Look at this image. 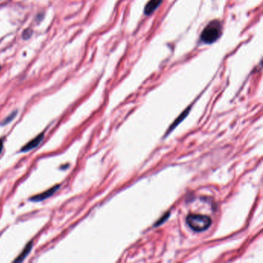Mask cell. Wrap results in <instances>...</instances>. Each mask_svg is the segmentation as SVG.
I'll list each match as a JSON object with an SVG mask.
<instances>
[{
    "instance_id": "5b68a950",
    "label": "cell",
    "mask_w": 263,
    "mask_h": 263,
    "mask_svg": "<svg viewBox=\"0 0 263 263\" xmlns=\"http://www.w3.org/2000/svg\"><path fill=\"white\" fill-rule=\"evenodd\" d=\"M163 0H150L145 6V13L146 15H151L153 13L158 7L162 4Z\"/></svg>"
},
{
    "instance_id": "6da1fadb",
    "label": "cell",
    "mask_w": 263,
    "mask_h": 263,
    "mask_svg": "<svg viewBox=\"0 0 263 263\" xmlns=\"http://www.w3.org/2000/svg\"><path fill=\"white\" fill-rule=\"evenodd\" d=\"M221 34H222V26L219 20L211 21L202 31L201 34V40L207 44H211L219 40Z\"/></svg>"
},
{
    "instance_id": "7a4b0ae2",
    "label": "cell",
    "mask_w": 263,
    "mask_h": 263,
    "mask_svg": "<svg viewBox=\"0 0 263 263\" xmlns=\"http://www.w3.org/2000/svg\"><path fill=\"white\" fill-rule=\"evenodd\" d=\"M187 225L196 232L206 230L211 224V219L208 216L201 214H189L186 219Z\"/></svg>"
},
{
    "instance_id": "9c48e42d",
    "label": "cell",
    "mask_w": 263,
    "mask_h": 263,
    "mask_svg": "<svg viewBox=\"0 0 263 263\" xmlns=\"http://www.w3.org/2000/svg\"><path fill=\"white\" fill-rule=\"evenodd\" d=\"M32 33H33V32L31 31L30 30H27L24 31L23 33V38L24 39H29L30 37V36H31Z\"/></svg>"
},
{
    "instance_id": "8992f818",
    "label": "cell",
    "mask_w": 263,
    "mask_h": 263,
    "mask_svg": "<svg viewBox=\"0 0 263 263\" xmlns=\"http://www.w3.org/2000/svg\"><path fill=\"white\" fill-rule=\"evenodd\" d=\"M32 248H33V243H32V242H30V243H28V244H27V246H26L25 249H23V251H22V253H21L20 255H19V256L17 257V258H16V260H15V261H16V262H17V261H22V260H23L24 258H25L27 256V255H28V254L30 253V251H31Z\"/></svg>"
},
{
    "instance_id": "30bf717a",
    "label": "cell",
    "mask_w": 263,
    "mask_h": 263,
    "mask_svg": "<svg viewBox=\"0 0 263 263\" xmlns=\"http://www.w3.org/2000/svg\"><path fill=\"white\" fill-rule=\"evenodd\" d=\"M3 149H4V140L0 139V154L2 153Z\"/></svg>"
},
{
    "instance_id": "3957f363",
    "label": "cell",
    "mask_w": 263,
    "mask_h": 263,
    "mask_svg": "<svg viewBox=\"0 0 263 263\" xmlns=\"http://www.w3.org/2000/svg\"><path fill=\"white\" fill-rule=\"evenodd\" d=\"M60 184L54 186V187H51V188H50L47 191L44 192V193H41V194L36 195V196H33L30 200L33 201V202H41V201L45 200V199H48V198L52 196L60 188Z\"/></svg>"
},
{
    "instance_id": "52a82bcc",
    "label": "cell",
    "mask_w": 263,
    "mask_h": 263,
    "mask_svg": "<svg viewBox=\"0 0 263 263\" xmlns=\"http://www.w3.org/2000/svg\"><path fill=\"white\" fill-rule=\"evenodd\" d=\"M187 111H188V110H186L185 112H184V114H181V116H180L179 118H178V120L175 121V123H174L173 126L172 127V128H170L171 129H173L174 128H175L176 125H178V124L181 122V121L182 120V119H184V117H186V115H187Z\"/></svg>"
},
{
    "instance_id": "ba28073f",
    "label": "cell",
    "mask_w": 263,
    "mask_h": 263,
    "mask_svg": "<svg viewBox=\"0 0 263 263\" xmlns=\"http://www.w3.org/2000/svg\"><path fill=\"white\" fill-rule=\"evenodd\" d=\"M16 111H15L14 113H12L11 114H10L9 117H7V118L5 119V120L4 121V122H3L2 125H7V124L10 123V122H12V120H13V118H14L15 117H16Z\"/></svg>"
},
{
    "instance_id": "8fae6325",
    "label": "cell",
    "mask_w": 263,
    "mask_h": 263,
    "mask_svg": "<svg viewBox=\"0 0 263 263\" xmlns=\"http://www.w3.org/2000/svg\"><path fill=\"white\" fill-rule=\"evenodd\" d=\"M0 68H1V66H0Z\"/></svg>"
},
{
    "instance_id": "277c9868",
    "label": "cell",
    "mask_w": 263,
    "mask_h": 263,
    "mask_svg": "<svg viewBox=\"0 0 263 263\" xmlns=\"http://www.w3.org/2000/svg\"><path fill=\"white\" fill-rule=\"evenodd\" d=\"M43 137H44V133H41L40 135L35 137L33 140L28 142L25 146H23V148L21 149V152H30V151H31V150L34 149L35 148H36V147L38 146V145L41 143L42 140H43Z\"/></svg>"
}]
</instances>
